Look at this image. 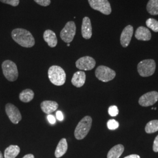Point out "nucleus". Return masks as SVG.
<instances>
[{"instance_id":"5701e85b","label":"nucleus","mask_w":158,"mask_h":158,"mask_svg":"<svg viewBox=\"0 0 158 158\" xmlns=\"http://www.w3.org/2000/svg\"><path fill=\"white\" fill-rule=\"evenodd\" d=\"M158 131V120H152L148 123L145 127V132L152 134Z\"/></svg>"},{"instance_id":"f8f14e48","label":"nucleus","mask_w":158,"mask_h":158,"mask_svg":"<svg viewBox=\"0 0 158 158\" xmlns=\"http://www.w3.org/2000/svg\"><path fill=\"white\" fill-rule=\"evenodd\" d=\"M134 33V28L132 26H127L122 32L120 37L121 44L124 48H127L129 45Z\"/></svg>"},{"instance_id":"dca6fc26","label":"nucleus","mask_w":158,"mask_h":158,"mask_svg":"<svg viewBox=\"0 0 158 158\" xmlns=\"http://www.w3.org/2000/svg\"><path fill=\"white\" fill-rule=\"evenodd\" d=\"M44 39L51 48H55L57 44V39L55 33L50 29L46 30L44 34Z\"/></svg>"},{"instance_id":"a878e982","label":"nucleus","mask_w":158,"mask_h":158,"mask_svg":"<svg viewBox=\"0 0 158 158\" xmlns=\"http://www.w3.org/2000/svg\"><path fill=\"white\" fill-rule=\"evenodd\" d=\"M118 107L116 106H112L108 108V113L111 117H115L118 114Z\"/></svg>"},{"instance_id":"7ed1b4c3","label":"nucleus","mask_w":158,"mask_h":158,"mask_svg":"<svg viewBox=\"0 0 158 158\" xmlns=\"http://www.w3.org/2000/svg\"><path fill=\"white\" fill-rule=\"evenodd\" d=\"M92 118L90 116H85L79 123L74 131V136L78 139H84L88 134L91 127Z\"/></svg>"},{"instance_id":"b1692460","label":"nucleus","mask_w":158,"mask_h":158,"mask_svg":"<svg viewBox=\"0 0 158 158\" xmlns=\"http://www.w3.org/2000/svg\"><path fill=\"white\" fill-rule=\"evenodd\" d=\"M147 27L155 32H158V21L153 18H149L146 21Z\"/></svg>"},{"instance_id":"f704fd0d","label":"nucleus","mask_w":158,"mask_h":158,"mask_svg":"<svg viewBox=\"0 0 158 158\" xmlns=\"http://www.w3.org/2000/svg\"><path fill=\"white\" fill-rule=\"evenodd\" d=\"M67 46H70V44H68Z\"/></svg>"},{"instance_id":"bb28decb","label":"nucleus","mask_w":158,"mask_h":158,"mask_svg":"<svg viewBox=\"0 0 158 158\" xmlns=\"http://www.w3.org/2000/svg\"><path fill=\"white\" fill-rule=\"evenodd\" d=\"M0 1L2 3L13 6H17L19 3V0H0Z\"/></svg>"},{"instance_id":"0eeeda50","label":"nucleus","mask_w":158,"mask_h":158,"mask_svg":"<svg viewBox=\"0 0 158 158\" xmlns=\"http://www.w3.org/2000/svg\"><path fill=\"white\" fill-rule=\"evenodd\" d=\"M76 32V27L75 23L73 21H69L66 23L64 27L61 31L60 36L64 42L70 44L73 40Z\"/></svg>"},{"instance_id":"1a4fd4ad","label":"nucleus","mask_w":158,"mask_h":158,"mask_svg":"<svg viewBox=\"0 0 158 158\" xmlns=\"http://www.w3.org/2000/svg\"><path fill=\"white\" fill-rule=\"evenodd\" d=\"M6 115L14 124H17L22 119V115L18 108L12 104L8 103L6 106Z\"/></svg>"},{"instance_id":"4be33fe9","label":"nucleus","mask_w":158,"mask_h":158,"mask_svg":"<svg viewBox=\"0 0 158 158\" xmlns=\"http://www.w3.org/2000/svg\"><path fill=\"white\" fill-rule=\"evenodd\" d=\"M147 9L151 15H158V0H149L147 4Z\"/></svg>"},{"instance_id":"c756f323","label":"nucleus","mask_w":158,"mask_h":158,"mask_svg":"<svg viewBox=\"0 0 158 158\" xmlns=\"http://www.w3.org/2000/svg\"><path fill=\"white\" fill-rule=\"evenodd\" d=\"M47 118H48L49 122L51 123V124H54L56 123V119L54 117L53 115H51V114H49L48 115Z\"/></svg>"},{"instance_id":"9d476101","label":"nucleus","mask_w":158,"mask_h":158,"mask_svg":"<svg viewBox=\"0 0 158 158\" xmlns=\"http://www.w3.org/2000/svg\"><path fill=\"white\" fill-rule=\"evenodd\" d=\"M158 100V93L153 91L144 94L139 98V104L142 107H149L153 105Z\"/></svg>"},{"instance_id":"aec40b11","label":"nucleus","mask_w":158,"mask_h":158,"mask_svg":"<svg viewBox=\"0 0 158 158\" xmlns=\"http://www.w3.org/2000/svg\"><path fill=\"white\" fill-rule=\"evenodd\" d=\"M20 152V148L17 145H10L6 148L4 158H15Z\"/></svg>"},{"instance_id":"9b49d317","label":"nucleus","mask_w":158,"mask_h":158,"mask_svg":"<svg viewBox=\"0 0 158 158\" xmlns=\"http://www.w3.org/2000/svg\"><path fill=\"white\" fill-rule=\"evenodd\" d=\"M76 66L81 70H91L95 67L96 61L90 56L82 57L76 62Z\"/></svg>"},{"instance_id":"6e6552de","label":"nucleus","mask_w":158,"mask_h":158,"mask_svg":"<svg viewBox=\"0 0 158 158\" xmlns=\"http://www.w3.org/2000/svg\"><path fill=\"white\" fill-rule=\"evenodd\" d=\"M91 7L104 15L111 13V7L108 0H88Z\"/></svg>"},{"instance_id":"f03ea898","label":"nucleus","mask_w":158,"mask_h":158,"mask_svg":"<svg viewBox=\"0 0 158 158\" xmlns=\"http://www.w3.org/2000/svg\"><path fill=\"white\" fill-rule=\"evenodd\" d=\"M48 77L51 83L60 86L65 83L66 75L64 70L59 66H52L48 70Z\"/></svg>"},{"instance_id":"393cba45","label":"nucleus","mask_w":158,"mask_h":158,"mask_svg":"<svg viewBox=\"0 0 158 158\" xmlns=\"http://www.w3.org/2000/svg\"><path fill=\"white\" fill-rule=\"evenodd\" d=\"M118 123L115 119H110L107 122V127L109 130H116L118 128Z\"/></svg>"},{"instance_id":"473e14b6","label":"nucleus","mask_w":158,"mask_h":158,"mask_svg":"<svg viewBox=\"0 0 158 158\" xmlns=\"http://www.w3.org/2000/svg\"><path fill=\"white\" fill-rule=\"evenodd\" d=\"M23 158H35L34 156L32 154H27L25 155Z\"/></svg>"},{"instance_id":"2f4dec72","label":"nucleus","mask_w":158,"mask_h":158,"mask_svg":"<svg viewBox=\"0 0 158 158\" xmlns=\"http://www.w3.org/2000/svg\"><path fill=\"white\" fill-rule=\"evenodd\" d=\"M124 158H140V156H139V155H136V154H132V155H128V156H126V157H125Z\"/></svg>"},{"instance_id":"72a5a7b5","label":"nucleus","mask_w":158,"mask_h":158,"mask_svg":"<svg viewBox=\"0 0 158 158\" xmlns=\"http://www.w3.org/2000/svg\"><path fill=\"white\" fill-rule=\"evenodd\" d=\"M0 158H3V156H2V154L1 152L0 151Z\"/></svg>"},{"instance_id":"f257e3e1","label":"nucleus","mask_w":158,"mask_h":158,"mask_svg":"<svg viewBox=\"0 0 158 158\" xmlns=\"http://www.w3.org/2000/svg\"><path fill=\"white\" fill-rule=\"evenodd\" d=\"M11 36L15 42L24 48H32L35 44V39L32 35L25 29H14L12 31Z\"/></svg>"},{"instance_id":"6ab92c4d","label":"nucleus","mask_w":158,"mask_h":158,"mask_svg":"<svg viewBox=\"0 0 158 158\" xmlns=\"http://www.w3.org/2000/svg\"><path fill=\"white\" fill-rule=\"evenodd\" d=\"M124 151V147L118 144L113 147L108 153L107 158H119Z\"/></svg>"},{"instance_id":"20e7f679","label":"nucleus","mask_w":158,"mask_h":158,"mask_svg":"<svg viewBox=\"0 0 158 158\" xmlns=\"http://www.w3.org/2000/svg\"><path fill=\"white\" fill-rule=\"evenodd\" d=\"M3 74L6 79L10 81H14L18 77L17 65L11 60H6L2 64Z\"/></svg>"},{"instance_id":"c85d7f7f","label":"nucleus","mask_w":158,"mask_h":158,"mask_svg":"<svg viewBox=\"0 0 158 158\" xmlns=\"http://www.w3.org/2000/svg\"><path fill=\"white\" fill-rule=\"evenodd\" d=\"M153 150L155 152H158V135L155 138L154 142H153Z\"/></svg>"},{"instance_id":"39448f33","label":"nucleus","mask_w":158,"mask_h":158,"mask_svg":"<svg viewBox=\"0 0 158 158\" xmlns=\"http://www.w3.org/2000/svg\"><path fill=\"white\" fill-rule=\"evenodd\" d=\"M138 72L142 77H149L155 72L156 63L152 59L143 60L138 64Z\"/></svg>"},{"instance_id":"4468645a","label":"nucleus","mask_w":158,"mask_h":158,"mask_svg":"<svg viewBox=\"0 0 158 158\" xmlns=\"http://www.w3.org/2000/svg\"><path fill=\"white\" fill-rule=\"evenodd\" d=\"M135 38L138 40L143 41H148L151 39V33L149 29L144 27H139L136 29Z\"/></svg>"},{"instance_id":"ddd939ff","label":"nucleus","mask_w":158,"mask_h":158,"mask_svg":"<svg viewBox=\"0 0 158 158\" xmlns=\"http://www.w3.org/2000/svg\"><path fill=\"white\" fill-rule=\"evenodd\" d=\"M81 35L85 40L90 39L92 36V27L90 18L85 17L83 18L81 25Z\"/></svg>"},{"instance_id":"2eb2a0df","label":"nucleus","mask_w":158,"mask_h":158,"mask_svg":"<svg viewBox=\"0 0 158 158\" xmlns=\"http://www.w3.org/2000/svg\"><path fill=\"white\" fill-rule=\"evenodd\" d=\"M59 105L56 102L46 100L41 102L40 107L44 113L47 114H50L55 111L58 108Z\"/></svg>"},{"instance_id":"a211bd4d","label":"nucleus","mask_w":158,"mask_h":158,"mask_svg":"<svg viewBox=\"0 0 158 158\" xmlns=\"http://www.w3.org/2000/svg\"><path fill=\"white\" fill-rule=\"evenodd\" d=\"M68 145L67 140L66 138H62L57 145L55 153V157L59 158L63 156L68 150Z\"/></svg>"},{"instance_id":"cd10ccee","label":"nucleus","mask_w":158,"mask_h":158,"mask_svg":"<svg viewBox=\"0 0 158 158\" xmlns=\"http://www.w3.org/2000/svg\"><path fill=\"white\" fill-rule=\"evenodd\" d=\"M34 1L40 6H49L51 4V0H34Z\"/></svg>"},{"instance_id":"423d86ee","label":"nucleus","mask_w":158,"mask_h":158,"mask_svg":"<svg viewBox=\"0 0 158 158\" xmlns=\"http://www.w3.org/2000/svg\"><path fill=\"white\" fill-rule=\"evenodd\" d=\"M96 77L102 82H108L115 77L116 73L114 70L105 66H100L96 69L95 72Z\"/></svg>"},{"instance_id":"412c9836","label":"nucleus","mask_w":158,"mask_h":158,"mask_svg":"<svg viewBox=\"0 0 158 158\" xmlns=\"http://www.w3.org/2000/svg\"><path fill=\"white\" fill-rule=\"evenodd\" d=\"M34 92L31 89H26L23 90L19 94V100L23 102H28L33 100Z\"/></svg>"},{"instance_id":"7c9ffc66","label":"nucleus","mask_w":158,"mask_h":158,"mask_svg":"<svg viewBox=\"0 0 158 158\" xmlns=\"http://www.w3.org/2000/svg\"><path fill=\"white\" fill-rule=\"evenodd\" d=\"M56 118L57 119L60 121H62L64 119V117H63V114L62 112L60 111H58L56 112Z\"/></svg>"},{"instance_id":"f3484780","label":"nucleus","mask_w":158,"mask_h":158,"mask_svg":"<svg viewBox=\"0 0 158 158\" xmlns=\"http://www.w3.org/2000/svg\"><path fill=\"white\" fill-rule=\"evenodd\" d=\"M85 73L83 71H79L74 74L72 79V83L76 87H81L85 85Z\"/></svg>"}]
</instances>
